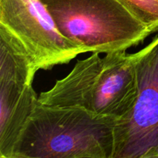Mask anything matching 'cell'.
Returning a JSON list of instances; mask_svg holds the SVG:
<instances>
[{
	"instance_id": "cell-1",
	"label": "cell",
	"mask_w": 158,
	"mask_h": 158,
	"mask_svg": "<svg viewBox=\"0 0 158 158\" xmlns=\"http://www.w3.org/2000/svg\"><path fill=\"white\" fill-rule=\"evenodd\" d=\"M116 121L80 107L39 103L12 158H113Z\"/></svg>"
},
{
	"instance_id": "cell-4",
	"label": "cell",
	"mask_w": 158,
	"mask_h": 158,
	"mask_svg": "<svg viewBox=\"0 0 158 158\" xmlns=\"http://www.w3.org/2000/svg\"><path fill=\"white\" fill-rule=\"evenodd\" d=\"M134 54L138 95L116 121L113 158L158 157V36Z\"/></svg>"
},
{
	"instance_id": "cell-6",
	"label": "cell",
	"mask_w": 158,
	"mask_h": 158,
	"mask_svg": "<svg viewBox=\"0 0 158 158\" xmlns=\"http://www.w3.org/2000/svg\"><path fill=\"white\" fill-rule=\"evenodd\" d=\"M36 69L22 45L0 30V157L14 147L39 103L32 86Z\"/></svg>"
},
{
	"instance_id": "cell-5",
	"label": "cell",
	"mask_w": 158,
	"mask_h": 158,
	"mask_svg": "<svg viewBox=\"0 0 158 158\" xmlns=\"http://www.w3.org/2000/svg\"><path fill=\"white\" fill-rule=\"evenodd\" d=\"M0 30L22 45L38 70L68 63L85 52L59 32L40 0H0Z\"/></svg>"
},
{
	"instance_id": "cell-3",
	"label": "cell",
	"mask_w": 158,
	"mask_h": 158,
	"mask_svg": "<svg viewBox=\"0 0 158 158\" xmlns=\"http://www.w3.org/2000/svg\"><path fill=\"white\" fill-rule=\"evenodd\" d=\"M59 32L85 52L126 51L152 32L117 0H40Z\"/></svg>"
},
{
	"instance_id": "cell-2",
	"label": "cell",
	"mask_w": 158,
	"mask_h": 158,
	"mask_svg": "<svg viewBox=\"0 0 158 158\" xmlns=\"http://www.w3.org/2000/svg\"><path fill=\"white\" fill-rule=\"evenodd\" d=\"M138 95L134 54L117 51L100 57L94 52L79 60L71 72L43 92L39 103L73 106L119 120L134 108Z\"/></svg>"
},
{
	"instance_id": "cell-7",
	"label": "cell",
	"mask_w": 158,
	"mask_h": 158,
	"mask_svg": "<svg viewBox=\"0 0 158 158\" xmlns=\"http://www.w3.org/2000/svg\"><path fill=\"white\" fill-rule=\"evenodd\" d=\"M153 32L158 31V0H117Z\"/></svg>"
}]
</instances>
